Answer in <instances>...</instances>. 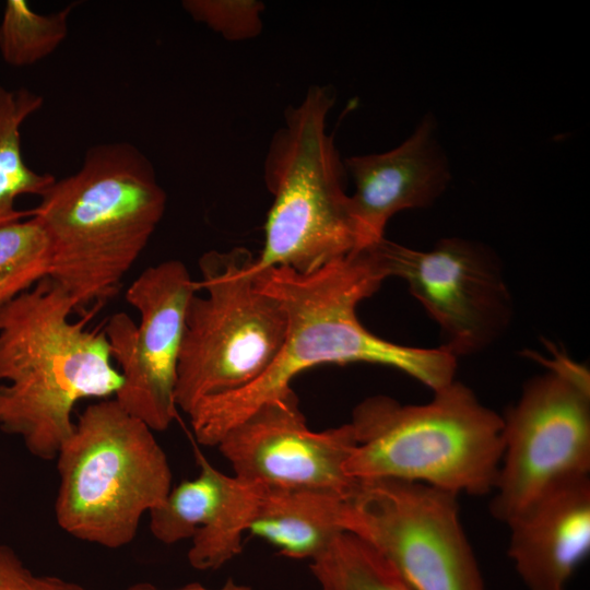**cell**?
<instances>
[{
	"instance_id": "obj_9",
	"label": "cell",
	"mask_w": 590,
	"mask_h": 590,
	"mask_svg": "<svg viewBox=\"0 0 590 590\" xmlns=\"http://www.w3.org/2000/svg\"><path fill=\"white\" fill-rule=\"evenodd\" d=\"M458 497L420 483L357 480L347 531L377 547L414 590H485Z\"/></svg>"
},
{
	"instance_id": "obj_15",
	"label": "cell",
	"mask_w": 590,
	"mask_h": 590,
	"mask_svg": "<svg viewBox=\"0 0 590 590\" xmlns=\"http://www.w3.org/2000/svg\"><path fill=\"white\" fill-rule=\"evenodd\" d=\"M349 526V496L308 487H266L248 532L279 553L312 559Z\"/></svg>"
},
{
	"instance_id": "obj_8",
	"label": "cell",
	"mask_w": 590,
	"mask_h": 590,
	"mask_svg": "<svg viewBox=\"0 0 590 590\" xmlns=\"http://www.w3.org/2000/svg\"><path fill=\"white\" fill-rule=\"evenodd\" d=\"M524 384L503 418V452L489 504L507 524L551 491L590 474V381L562 354Z\"/></svg>"
},
{
	"instance_id": "obj_1",
	"label": "cell",
	"mask_w": 590,
	"mask_h": 590,
	"mask_svg": "<svg viewBox=\"0 0 590 590\" xmlns=\"http://www.w3.org/2000/svg\"><path fill=\"white\" fill-rule=\"evenodd\" d=\"M255 275L285 311L284 343L255 381L234 392L203 399L192 409L188 416L199 444L217 446L231 428L260 405L290 392L297 375L319 365L388 366L433 391L455 380L458 357L444 346L397 344L361 323L356 312L359 303L374 295L387 279L368 248L308 273L279 267L255 271Z\"/></svg>"
},
{
	"instance_id": "obj_20",
	"label": "cell",
	"mask_w": 590,
	"mask_h": 590,
	"mask_svg": "<svg viewBox=\"0 0 590 590\" xmlns=\"http://www.w3.org/2000/svg\"><path fill=\"white\" fill-rule=\"evenodd\" d=\"M76 3L40 14L24 0H8L0 22V56L14 68L33 66L51 55L68 35L69 16Z\"/></svg>"
},
{
	"instance_id": "obj_12",
	"label": "cell",
	"mask_w": 590,
	"mask_h": 590,
	"mask_svg": "<svg viewBox=\"0 0 590 590\" xmlns=\"http://www.w3.org/2000/svg\"><path fill=\"white\" fill-rule=\"evenodd\" d=\"M234 475L266 487H308L350 496L356 480L345 472L355 447L351 425L311 430L293 389L263 403L216 446Z\"/></svg>"
},
{
	"instance_id": "obj_4",
	"label": "cell",
	"mask_w": 590,
	"mask_h": 590,
	"mask_svg": "<svg viewBox=\"0 0 590 590\" xmlns=\"http://www.w3.org/2000/svg\"><path fill=\"white\" fill-rule=\"evenodd\" d=\"M353 480L390 479L457 496L492 494L503 452V418L456 379L423 404L374 396L353 410Z\"/></svg>"
},
{
	"instance_id": "obj_13",
	"label": "cell",
	"mask_w": 590,
	"mask_h": 590,
	"mask_svg": "<svg viewBox=\"0 0 590 590\" xmlns=\"http://www.w3.org/2000/svg\"><path fill=\"white\" fill-rule=\"evenodd\" d=\"M343 162L354 182V191L349 194V213L356 250L385 238L389 220L400 211L432 206L451 180L437 118L430 113L394 149L354 155Z\"/></svg>"
},
{
	"instance_id": "obj_16",
	"label": "cell",
	"mask_w": 590,
	"mask_h": 590,
	"mask_svg": "<svg viewBox=\"0 0 590 590\" xmlns=\"http://www.w3.org/2000/svg\"><path fill=\"white\" fill-rule=\"evenodd\" d=\"M43 103V97L28 88L12 90L0 84V226L31 216V210L16 208L17 198L40 197L56 179L34 172L22 155L21 127Z\"/></svg>"
},
{
	"instance_id": "obj_22",
	"label": "cell",
	"mask_w": 590,
	"mask_h": 590,
	"mask_svg": "<svg viewBox=\"0 0 590 590\" xmlns=\"http://www.w3.org/2000/svg\"><path fill=\"white\" fill-rule=\"evenodd\" d=\"M184 10L229 42L257 37L262 31L264 4L256 0H185Z\"/></svg>"
},
{
	"instance_id": "obj_18",
	"label": "cell",
	"mask_w": 590,
	"mask_h": 590,
	"mask_svg": "<svg viewBox=\"0 0 590 590\" xmlns=\"http://www.w3.org/2000/svg\"><path fill=\"white\" fill-rule=\"evenodd\" d=\"M261 493L262 485L226 475L214 514L192 538L188 560L194 569H217L243 551V534L253 520Z\"/></svg>"
},
{
	"instance_id": "obj_23",
	"label": "cell",
	"mask_w": 590,
	"mask_h": 590,
	"mask_svg": "<svg viewBox=\"0 0 590 590\" xmlns=\"http://www.w3.org/2000/svg\"><path fill=\"white\" fill-rule=\"evenodd\" d=\"M0 590H64L50 575L32 571L14 548L0 544Z\"/></svg>"
},
{
	"instance_id": "obj_3",
	"label": "cell",
	"mask_w": 590,
	"mask_h": 590,
	"mask_svg": "<svg viewBox=\"0 0 590 590\" xmlns=\"http://www.w3.org/2000/svg\"><path fill=\"white\" fill-rule=\"evenodd\" d=\"M75 312L49 276L0 310V430L42 460L72 433L78 402L114 398L122 384L104 331Z\"/></svg>"
},
{
	"instance_id": "obj_24",
	"label": "cell",
	"mask_w": 590,
	"mask_h": 590,
	"mask_svg": "<svg viewBox=\"0 0 590 590\" xmlns=\"http://www.w3.org/2000/svg\"><path fill=\"white\" fill-rule=\"evenodd\" d=\"M125 590H158L150 583H135ZM175 590H251L250 587L241 583H237L232 579H228L223 586L219 588H208L200 582H190Z\"/></svg>"
},
{
	"instance_id": "obj_2",
	"label": "cell",
	"mask_w": 590,
	"mask_h": 590,
	"mask_svg": "<svg viewBox=\"0 0 590 590\" xmlns=\"http://www.w3.org/2000/svg\"><path fill=\"white\" fill-rule=\"evenodd\" d=\"M31 210L49 251V278L76 312L119 291L164 216L167 197L151 161L129 142L91 146L81 167L55 179Z\"/></svg>"
},
{
	"instance_id": "obj_7",
	"label": "cell",
	"mask_w": 590,
	"mask_h": 590,
	"mask_svg": "<svg viewBox=\"0 0 590 590\" xmlns=\"http://www.w3.org/2000/svg\"><path fill=\"white\" fill-rule=\"evenodd\" d=\"M246 248L210 250L188 303L175 401L186 414L203 399L239 390L259 378L284 343L286 315L257 282Z\"/></svg>"
},
{
	"instance_id": "obj_5",
	"label": "cell",
	"mask_w": 590,
	"mask_h": 590,
	"mask_svg": "<svg viewBox=\"0 0 590 590\" xmlns=\"http://www.w3.org/2000/svg\"><path fill=\"white\" fill-rule=\"evenodd\" d=\"M334 102L330 85H311L299 104L285 109L269 143L263 177L273 201L255 271L282 267L308 273L357 248L344 162L327 131Z\"/></svg>"
},
{
	"instance_id": "obj_10",
	"label": "cell",
	"mask_w": 590,
	"mask_h": 590,
	"mask_svg": "<svg viewBox=\"0 0 590 590\" xmlns=\"http://www.w3.org/2000/svg\"><path fill=\"white\" fill-rule=\"evenodd\" d=\"M367 248L387 278L408 284L456 357L484 350L507 329L510 294L496 255L483 243L449 237L416 250L385 237Z\"/></svg>"
},
{
	"instance_id": "obj_6",
	"label": "cell",
	"mask_w": 590,
	"mask_h": 590,
	"mask_svg": "<svg viewBox=\"0 0 590 590\" xmlns=\"http://www.w3.org/2000/svg\"><path fill=\"white\" fill-rule=\"evenodd\" d=\"M56 460L58 526L107 548L131 543L142 516L172 488V470L154 432L114 398L80 414Z\"/></svg>"
},
{
	"instance_id": "obj_14",
	"label": "cell",
	"mask_w": 590,
	"mask_h": 590,
	"mask_svg": "<svg viewBox=\"0 0 590 590\" xmlns=\"http://www.w3.org/2000/svg\"><path fill=\"white\" fill-rule=\"evenodd\" d=\"M507 554L527 590H567L590 552V476L568 482L506 524Z\"/></svg>"
},
{
	"instance_id": "obj_19",
	"label": "cell",
	"mask_w": 590,
	"mask_h": 590,
	"mask_svg": "<svg viewBox=\"0 0 590 590\" xmlns=\"http://www.w3.org/2000/svg\"><path fill=\"white\" fill-rule=\"evenodd\" d=\"M194 452L199 474L172 487L165 499L149 512L151 533L164 544L192 539L209 522L221 500L226 474L198 449Z\"/></svg>"
},
{
	"instance_id": "obj_17",
	"label": "cell",
	"mask_w": 590,
	"mask_h": 590,
	"mask_svg": "<svg viewBox=\"0 0 590 590\" xmlns=\"http://www.w3.org/2000/svg\"><path fill=\"white\" fill-rule=\"evenodd\" d=\"M309 567L321 590H414L377 547L351 531L340 533Z\"/></svg>"
},
{
	"instance_id": "obj_21",
	"label": "cell",
	"mask_w": 590,
	"mask_h": 590,
	"mask_svg": "<svg viewBox=\"0 0 590 590\" xmlns=\"http://www.w3.org/2000/svg\"><path fill=\"white\" fill-rule=\"evenodd\" d=\"M48 275V245L37 220L0 226V310Z\"/></svg>"
},
{
	"instance_id": "obj_11",
	"label": "cell",
	"mask_w": 590,
	"mask_h": 590,
	"mask_svg": "<svg viewBox=\"0 0 590 590\" xmlns=\"http://www.w3.org/2000/svg\"><path fill=\"white\" fill-rule=\"evenodd\" d=\"M196 291V281L180 260L149 267L126 293L139 322L117 312L103 329L122 377L114 399L153 432L167 429L177 415V366L186 310Z\"/></svg>"
}]
</instances>
